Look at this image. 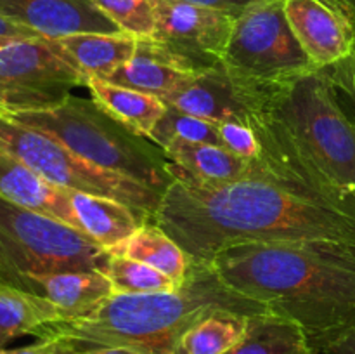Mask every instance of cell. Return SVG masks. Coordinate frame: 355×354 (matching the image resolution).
I'll return each instance as SVG.
<instances>
[{
	"label": "cell",
	"instance_id": "6da1fadb",
	"mask_svg": "<svg viewBox=\"0 0 355 354\" xmlns=\"http://www.w3.org/2000/svg\"><path fill=\"white\" fill-rule=\"evenodd\" d=\"M170 174L173 183L153 222L194 262L208 264L224 250L253 243L355 242L354 208L277 177L267 165L257 176L224 184L198 183L172 162Z\"/></svg>",
	"mask_w": 355,
	"mask_h": 354
},
{
	"label": "cell",
	"instance_id": "7a4b0ae2",
	"mask_svg": "<svg viewBox=\"0 0 355 354\" xmlns=\"http://www.w3.org/2000/svg\"><path fill=\"white\" fill-rule=\"evenodd\" d=\"M208 264L236 292L300 325L314 353L355 323V242L239 245Z\"/></svg>",
	"mask_w": 355,
	"mask_h": 354
},
{
	"label": "cell",
	"instance_id": "3957f363",
	"mask_svg": "<svg viewBox=\"0 0 355 354\" xmlns=\"http://www.w3.org/2000/svg\"><path fill=\"white\" fill-rule=\"evenodd\" d=\"M246 124L270 172L355 210V121L324 69L277 87Z\"/></svg>",
	"mask_w": 355,
	"mask_h": 354
},
{
	"label": "cell",
	"instance_id": "277c9868",
	"mask_svg": "<svg viewBox=\"0 0 355 354\" xmlns=\"http://www.w3.org/2000/svg\"><path fill=\"white\" fill-rule=\"evenodd\" d=\"M215 312H270L229 287L210 264L191 260L187 280L173 292L113 294L85 316L45 325L38 339H61L78 349L114 347L134 354H177L182 337Z\"/></svg>",
	"mask_w": 355,
	"mask_h": 354
},
{
	"label": "cell",
	"instance_id": "5b68a950",
	"mask_svg": "<svg viewBox=\"0 0 355 354\" xmlns=\"http://www.w3.org/2000/svg\"><path fill=\"white\" fill-rule=\"evenodd\" d=\"M3 115L52 135L94 165L137 180L158 193L165 194L173 183L170 162L162 148L116 120L94 99L69 96L49 110Z\"/></svg>",
	"mask_w": 355,
	"mask_h": 354
},
{
	"label": "cell",
	"instance_id": "8992f818",
	"mask_svg": "<svg viewBox=\"0 0 355 354\" xmlns=\"http://www.w3.org/2000/svg\"><path fill=\"white\" fill-rule=\"evenodd\" d=\"M110 253L78 229L0 198V281L37 292L33 280L73 269H104ZM38 294V292H37Z\"/></svg>",
	"mask_w": 355,
	"mask_h": 354
},
{
	"label": "cell",
	"instance_id": "52a82bcc",
	"mask_svg": "<svg viewBox=\"0 0 355 354\" xmlns=\"http://www.w3.org/2000/svg\"><path fill=\"white\" fill-rule=\"evenodd\" d=\"M0 148L30 167L47 183L73 193L113 198L142 214L153 215L163 194L120 174L90 163L52 135L0 115Z\"/></svg>",
	"mask_w": 355,
	"mask_h": 354
},
{
	"label": "cell",
	"instance_id": "ba28073f",
	"mask_svg": "<svg viewBox=\"0 0 355 354\" xmlns=\"http://www.w3.org/2000/svg\"><path fill=\"white\" fill-rule=\"evenodd\" d=\"M222 66L257 90H274L315 69L288 23L284 0H263L236 19Z\"/></svg>",
	"mask_w": 355,
	"mask_h": 354
},
{
	"label": "cell",
	"instance_id": "9c48e42d",
	"mask_svg": "<svg viewBox=\"0 0 355 354\" xmlns=\"http://www.w3.org/2000/svg\"><path fill=\"white\" fill-rule=\"evenodd\" d=\"M52 38H0V108L6 113L55 108L85 87Z\"/></svg>",
	"mask_w": 355,
	"mask_h": 354
},
{
	"label": "cell",
	"instance_id": "30bf717a",
	"mask_svg": "<svg viewBox=\"0 0 355 354\" xmlns=\"http://www.w3.org/2000/svg\"><path fill=\"white\" fill-rule=\"evenodd\" d=\"M236 17L207 7L158 0L151 38H137L162 61L180 71L201 75L224 61Z\"/></svg>",
	"mask_w": 355,
	"mask_h": 354
},
{
	"label": "cell",
	"instance_id": "8fae6325",
	"mask_svg": "<svg viewBox=\"0 0 355 354\" xmlns=\"http://www.w3.org/2000/svg\"><path fill=\"white\" fill-rule=\"evenodd\" d=\"M274 90H257L243 85L220 65L196 75L163 101L175 110L208 120L246 124L250 115L266 108Z\"/></svg>",
	"mask_w": 355,
	"mask_h": 354
},
{
	"label": "cell",
	"instance_id": "7c38bea8",
	"mask_svg": "<svg viewBox=\"0 0 355 354\" xmlns=\"http://www.w3.org/2000/svg\"><path fill=\"white\" fill-rule=\"evenodd\" d=\"M284 14L315 69L355 58V28L322 0H284Z\"/></svg>",
	"mask_w": 355,
	"mask_h": 354
},
{
	"label": "cell",
	"instance_id": "4fadbf2b",
	"mask_svg": "<svg viewBox=\"0 0 355 354\" xmlns=\"http://www.w3.org/2000/svg\"><path fill=\"white\" fill-rule=\"evenodd\" d=\"M0 14L45 38L78 33H118L92 0H0Z\"/></svg>",
	"mask_w": 355,
	"mask_h": 354
},
{
	"label": "cell",
	"instance_id": "5bb4252c",
	"mask_svg": "<svg viewBox=\"0 0 355 354\" xmlns=\"http://www.w3.org/2000/svg\"><path fill=\"white\" fill-rule=\"evenodd\" d=\"M0 198L80 229L69 191L47 183L21 160L0 148Z\"/></svg>",
	"mask_w": 355,
	"mask_h": 354
},
{
	"label": "cell",
	"instance_id": "9a60e30c",
	"mask_svg": "<svg viewBox=\"0 0 355 354\" xmlns=\"http://www.w3.org/2000/svg\"><path fill=\"white\" fill-rule=\"evenodd\" d=\"M163 155L187 177L198 183L224 184L257 176L263 170L260 158L246 160L222 146L207 142L172 141L162 148Z\"/></svg>",
	"mask_w": 355,
	"mask_h": 354
},
{
	"label": "cell",
	"instance_id": "2e32d148",
	"mask_svg": "<svg viewBox=\"0 0 355 354\" xmlns=\"http://www.w3.org/2000/svg\"><path fill=\"white\" fill-rule=\"evenodd\" d=\"M69 198L83 235L106 252L123 243L142 224L151 221L149 215L113 198L73 191H69Z\"/></svg>",
	"mask_w": 355,
	"mask_h": 354
},
{
	"label": "cell",
	"instance_id": "e0dca14e",
	"mask_svg": "<svg viewBox=\"0 0 355 354\" xmlns=\"http://www.w3.org/2000/svg\"><path fill=\"white\" fill-rule=\"evenodd\" d=\"M33 283L38 294L45 295L61 309L62 321L89 314L114 294L113 285L103 269L61 271L37 276Z\"/></svg>",
	"mask_w": 355,
	"mask_h": 354
},
{
	"label": "cell",
	"instance_id": "ac0fdd59",
	"mask_svg": "<svg viewBox=\"0 0 355 354\" xmlns=\"http://www.w3.org/2000/svg\"><path fill=\"white\" fill-rule=\"evenodd\" d=\"M54 40V38H52ZM59 52L83 75L106 78L130 61L137 51V38L118 33H78L55 38Z\"/></svg>",
	"mask_w": 355,
	"mask_h": 354
},
{
	"label": "cell",
	"instance_id": "d6986e66",
	"mask_svg": "<svg viewBox=\"0 0 355 354\" xmlns=\"http://www.w3.org/2000/svg\"><path fill=\"white\" fill-rule=\"evenodd\" d=\"M85 87L107 113L148 139L166 111V103L159 97L116 85L101 76H87Z\"/></svg>",
	"mask_w": 355,
	"mask_h": 354
},
{
	"label": "cell",
	"instance_id": "ffe728a7",
	"mask_svg": "<svg viewBox=\"0 0 355 354\" xmlns=\"http://www.w3.org/2000/svg\"><path fill=\"white\" fill-rule=\"evenodd\" d=\"M107 253L148 264L175 281L177 287L187 280L191 266V257L182 246L153 221L142 224L134 235Z\"/></svg>",
	"mask_w": 355,
	"mask_h": 354
},
{
	"label": "cell",
	"instance_id": "44dd1931",
	"mask_svg": "<svg viewBox=\"0 0 355 354\" xmlns=\"http://www.w3.org/2000/svg\"><path fill=\"white\" fill-rule=\"evenodd\" d=\"M61 309L45 295L0 281V349L21 335H37L45 325L62 321Z\"/></svg>",
	"mask_w": 355,
	"mask_h": 354
},
{
	"label": "cell",
	"instance_id": "7402d4cb",
	"mask_svg": "<svg viewBox=\"0 0 355 354\" xmlns=\"http://www.w3.org/2000/svg\"><path fill=\"white\" fill-rule=\"evenodd\" d=\"M194 76L196 75L180 71V69L170 66L168 62L162 61L158 56L144 47L141 40H137V51H135L134 58L120 66L116 71L107 75L104 80L165 99L168 94L186 85Z\"/></svg>",
	"mask_w": 355,
	"mask_h": 354
},
{
	"label": "cell",
	"instance_id": "603a6c76",
	"mask_svg": "<svg viewBox=\"0 0 355 354\" xmlns=\"http://www.w3.org/2000/svg\"><path fill=\"white\" fill-rule=\"evenodd\" d=\"M309 339L300 325L274 312L250 318L246 335L225 354H311Z\"/></svg>",
	"mask_w": 355,
	"mask_h": 354
},
{
	"label": "cell",
	"instance_id": "cb8c5ba5",
	"mask_svg": "<svg viewBox=\"0 0 355 354\" xmlns=\"http://www.w3.org/2000/svg\"><path fill=\"white\" fill-rule=\"evenodd\" d=\"M248 321L250 316L215 312L196 323L182 337L177 354H225L241 342Z\"/></svg>",
	"mask_w": 355,
	"mask_h": 354
},
{
	"label": "cell",
	"instance_id": "d4e9b609",
	"mask_svg": "<svg viewBox=\"0 0 355 354\" xmlns=\"http://www.w3.org/2000/svg\"><path fill=\"white\" fill-rule=\"evenodd\" d=\"M103 271L110 278L114 294H158L179 288L166 274L127 257L110 255Z\"/></svg>",
	"mask_w": 355,
	"mask_h": 354
},
{
	"label": "cell",
	"instance_id": "484cf974",
	"mask_svg": "<svg viewBox=\"0 0 355 354\" xmlns=\"http://www.w3.org/2000/svg\"><path fill=\"white\" fill-rule=\"evenodd\" d=\"M149 139L159 148H163V146L172 141L207 142V144L222 146L218 121L184 113V111L175 110L168 104H166L165 115L159 118Z\"/></svg>",
	"mask_w": 355,
	"mask_h": 354
},
{
	"label": "cell",
	"instance_id": "4316f807",
	"mask_svg": "<svg viewBox=\"0 0 355 354\" xmlns=\"http://www.w3.org/2000/svg\"><path fill=\"white\" fill-rule=\"evenodd\" d=\"M120 31L135 38H151L156 28L158 0H92Z\"/></svg>",
	"mask_w": 355,
	"mask_h": 354
},
{
	"label": "cell",
	"instance_id": "83f0119b",
	"mask_svg": "<svg viewBox=\"0 0 355 354\" xmlns=\"http://www.w3.org/2000/svg\"><path fill=\"white\" fill-rule=\"evenodd\" d=\"M218 132H220L222 146L227 151L246 160H257L260 156L262 148H260L255 132L248 124H243V121H218Z\"/></svg>",
	"mask_w": 355,
	"mask_h": 354
},
{
	"label": "cell",
	"instance_id": "f1b7e54d",
	"mask_svg": "<svg viewBox=\"0 0 355 354\" xmlns=\"http://www.w3.org/2000/svg\"><path fill=\"white\" fill-rule=\"evenodd\" d=\"M324 71L329 82L335 87L342 106L355 121V58L331 69H324Z\"/></svg>",
	"mask_w": 355,
	"mask_h": 354
},
{
	"label": "cell",
	"instance_id": "f546056e",
	"mask_svg": "<svg viewBox=\"0 0 355 354\" xmlns=\"http://www.w3.org/2000/svg\"><path fill=\"white\" fill-rule=\"evenodd\" d=\"M76 346L61 339H40L37 344L19 347V349H0V354H73Z\"/></svg>",
	"mask_w": 355,
	"mask_h": 354
},
{
	"label": "cell",
	"instance_id": "4dcf8cb0",
	"mask_svg": "<svg viewBox=\"0 0 355 354\" xmlns=\"http://www.w3.org/2000/svg\"><path fill=\"white\" fill-rule=\"evenodd\" d=\"M179 2L207 7V9L218 10V12L229 14V16H232L238 19L241 14H245L246 10L252 9V7H255L257 3L263 2V0H179Z\"/></svg>",
	"mask_w": 355,
	"mask_h": 354
},
{
	"label": "cell",
	"instance_id": "1f68e13d",
	"mask_svg": "<svg viewBox=\"0 0 355 354\" xmlns=\"http://www.w3.org/2000/svg\"><path fill=\"white\" fill-rule=\"evenodd\" d=\"M318 354H355V323L322 344Z\"/></svg>",
	"mask_w": 355,
	"mask_h": 354
},
{
	"label": "cell",
	"instance_id": "d6a6232c",
	"mask_svg": "<svg viewBox=\"0 0 355 354\" xmlns=\"http://www.w3.org/2000/svg\"><path fill=\"white\" fill-rule=\"evenodd\" d=\"M0 38H45L37 31L14 23L0 14Z\"/></svg>",
	"mask_w": 355,
	"mask_h": 354
},
{
	"label": "cell",
	"instance_id": "836d02e7",
	"mask_svg": "<svg viewBox=\"0 0 355 354\" xmlns=\"http://www.w3.org/2000/svg\"><path fill=\"white\" fill-rule=\"evenodd\" d=\"M326 6L331 7L338 14H342L355 28V0H322Z\"/></svg>",
	"mask_w": 355,
	"mask_h": 354
},
{
	"label": "cell",
	"instance_id": "e575fe53",
	"mask_svg": "<svg viewBox=\"0 0 355 354\" xmlns=\"http://www.w3.org/2000/svg\"><path fill=\"white\" fill-rule=\"evenodd\" d=\"M78 354H134L125 349H114V347H87L78 349Z\"/></svg>",
	"mask_w": 355,
	"mask_h": 354
},
{
	"label": "cell",
	"instance_id": "d590c367",
	"mask_svg": "<svg viewBox=\"0 0 355 354\" xmlns=\"http://www.w3.org/2000/svg\"><path fill=\"white\" fill-rule=\"evenodd\" d=\"M3 113H6V111H3V110H2V108H0V115H3Z\"/></svg>",
	"mask_w": 355,
	"mask_h": 354
},
{
	"label": "cell",
	"instance_id": "8d00e7d4",
	"mask_svg": "<svg viewBox=\"0 0 355 354\" xmlns=\"http://www.w3.org/2000/svg\"><path fill=\"white\" fill-rule=\"evenodd\" d=\"M73 354H78V347H76V351H75V353H73Z\"/></svg>",
	"mask_w": 355,
	"mask_h": 354
},
{
	"label": "cell",
	"instance_id": "74e56055",
	"mask_svg": "<svg viewBox=\"0 0 355 354\" xmlns=\"http://www.w3.org/2000/svg\"><path fill=\"white\" fill-rule=\"evenodd\" d=\"M311 354H318V353H311Z\"/></svg>",
	"mask_w": 355,
	"mask_h": 354
}]
</instances>
